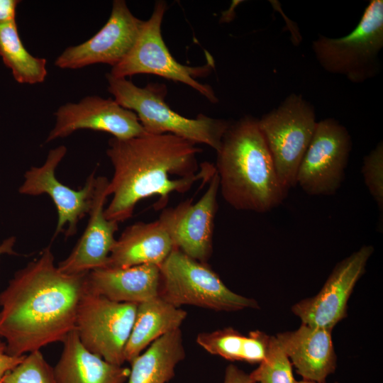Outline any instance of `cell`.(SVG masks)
I'll use <instances>...</instances> for the list:
<instances>
[{
    "label": "cell",
    "instance_id": "obj_1",
    "mask_svg": "<svg viewBox=\"0 0 383 383\" xmlns=\"http://www.w3.org/2000/svg\"><path fill=\"white\" fill-rule=\"evenodd\" d=\"M87 273L61 272L48 246L14 274L0 292V338L8 355L21 357L62 343L75 328Z\"/></svg>",
    "mask_w": 383,
    "mask_h": 383
},
{
    "label": "cell",
    "instance_id": "obj_2",
    "mask_svg": "<svg viewBox=\"0 0 383 383\" xmlns=\"http://www.w3.org/2000/svg\"><path fill=\"white\" fill-rule=\"evenodd\" d=\"M201 150L170 133L110 139L106 155L113 174L107 187L112 198L104 210L106 218L123 222L140 201L152 196H159L155 209H163L172 193H185L197 181H209L216 168L207 162L198 165Z\"/></svg>",
    "mask_w": 383,
    "mask_h": 383
},
{
    "label": "cell",
    "instance_id": "obj_3",
    "mask_svg": "<svg viewBox=\"0 0 383 383\" xmlns=\"http://www.w3.org/2000/svg\"><path fill=\"white\" fill-rule=\"evenodd\" d=\"M219 191L233 209L257 213L279 206L287 195L282 186L258 119L231 123L216 152Z\"/></svg>",
    "mask_w": 383,
    "mask_h": 383
},
{
    "label": "cell",
    "instance_id": "obj_4",
    "mask_svg": "<svg viewBox=\"0 0 383 383\" xmlns=\"http://www.w3.org/2000/svg\"><path fill=\"white\" fill-rule=\"evenodd\" d=\"M108 90L122 107L137 115L148 134L170 133L195 144L209 145L217 152L231 122L199 114L190 118L177 113L166 104L165 84L149 83L143 87L126 78L106 74Z\"/></svg>",
    "mask_w": 383,
    "mask_h": 383
},
{
    "label": "cell",
    "instance_id": "obj_5",
    "mask_svg": "<svg viewBox=\"0 0 383 383\" xmlns=\"http://www.w3.org/2000/svg\"><path fill=\"white\" fill-rule=\"evenodd\" d=\"M311 48L320 65L329 73L357 84L376 77L383 48V1L371 0L348 35L338 38L319 35Z\"/></svg>",
    "mask_w": 383,
    "mask_h": 383
},
{
    "label": "cell",
    "instance_id": "obj_6",
    "mask_svg": "<svg viewBox=\"0 0 383 383\" xmlns=\"http://www.w3.org/2000/svg\"><path fill=\"white\" fill-rule=\"evenodd\" d=\"M159 296L174 305H192L216 311L259 309L254 299L231 291L208 265L177 248L160 266Z\"/></svg>",
    "mask_w": 383,
    "mask_h": 383
},
{
    "label": "cell",
    "instance_id": "obj_7",
    "mask_svg": "<svg viewBox=\"0 0 383 383\" xmlns=\"http://www.w3.org/2000/svg\"><path fill=\"white\" fill-rule=\"evenodd\" d=\"M167 4L155 2L150 17L144 21L139 35L128 53L112 67L111 76L126 78L137 74H152L184 84L204 96L211 103L218 101L212 87L199 83L196 78L209 75L214 61L208 57L203 66L191 67L178 62L171 55L162 36L161 25Z\"/></svg>",
    "mask_w": 383,
    "mask_h": 383
},
{
    "label": "cell",
    "instance_id": "obj_8",
    "mask_svg": "<svg viewBox=\"0 0 383 383\" xmlns=\"http://www.w3.org/2000/svg\"><path fill=\"white\" fill-rule=\"evenodd\" d=\"M316 124L313 106L296 94L258 120L279 180L287 192L296 185L298 170Z\"/></svg>",
    "mask_w": 383,
    "mask_h": 383
},
{
    "label": "cell",
    "instance_id": "obj_9",
    "mask_svg": "<svg viewBox=\"0 0 383 383\" xmlns=\"http://www.w3.org/2000/svg\"><path fill=\"white\" fill-rule=\"evenodd\" d=\"M138 304L111 301L84 287L74 330L82 345L108 362L122 365Z\"/></svg>",
    "mask_w": 383,
    "mask_h": 383
},
{
    "label": "cell",
    "instance_id": "obj_10",
    "mask_svg": "<svg viewBox=\"0 0 383 383\" xmlns=\"http://www.w3.org/2000/svg\"><path fill=\"white\" fill-rule=\"evenodd\" d=\"M352 149L347 128L334 118L317 122L300 163L296 185L309 195H331L340 187Z\"/></svg>",
    "mask_w": 383,
    "mask_h": 383
},
{
    "label": "cell",
    "instance_id": "obj_11",
    "mask_svg": "<svg viewBox=\"0 0 383 383\" xmlns=\"http://www.w3.org/2000/svg\"><path fill=\"white\" fill-rule=\"evenodd\" d=\"M66 153L65 145L51 149L43 165L31 167L26 172L18 189L21 194H45L51 198L57 211L53 238L64 231L66 237L75 235L79 221L90 211L95 192V172L89 175L84 187L79 190L71 189L57 179L55 170Z\"/></svg>",
    "mask_w": 383,
    "mask_h": 383
},
{
    "label": "cell",
    "instance_id": "obj_12",
    "mask_svg": "<svg viewBox=\"0 0 383 383\" xmlns=\"http://www.w3.org/2000/svg\"><path fill=\"white\" fill-rule=\"evenodd\" d=\"M374 250L366 245L351 253L335 266L318 294L292 306L301 323L333 330L347 317L348 301Z\"/></svg>",
    "mask_w": 383,
    "mask_h": 383
},
{
    "label": "cell",
    "instance_id": "obj_13",
    "mask_svg": "<svg viewBox=\"0 0 383 383\" xmlns=\"http://www.w3.org/2000/svg\"><path fill=\"white\" fill-rule=\"evenodd\" d=\"M219 191L216 171L201 198L187 199L174 207L162 209L158 220L167 231L174 248L203 263L213 251V235Z\"/></svg>",
    "mask_w": 383,
    "mask_h": 383
},
{
    "label": "cell",
    "instance_id": "obj_14",
    "mask_svg": "<svg viewBox=\"0 0 383 383\" xmlns=\"http://www.w3.org/2000/svg\"><path fill=\"white\" fill-rule=\"evenodd\" d=\"M143 22L131 13L125 1L115 0L104 26L87 41L67 48L57 57L55 65L72 70L97 63L114 67L133 46Z\"/></svg>",
    "mask_w": 383,
    "mask_h": 383
},
{
    "label": "cell",
    "instance_id": "obj_15",
    "mask_svg": "<svg viewBox=\"0 0 383 383\" xmlns=\"http://www.w3.org/2000/svg\"><path fill=\"white\" fill-rule=\"evenodd\" d=\"M56 122L46 142L67 137L74 131L89 129L106 132L123 140L145 133L137 115L114 99L89 96L78 103H67L55 113Z\"/></svg>",
    "mask_w": 383,
    "mask_h": 383
},
{
    "label": "cell",
    "instance_id": "obj_16",
    "mask_svg": "<svg viewBox=\"0 0 383 383\" xmlns=\"http://www.w3.org/2000/svg\"><path fill=\"white\" fill-rule=\"evenodd\" d=\"M109 181L104 176L96 178L87 225L70 255L57 265L63 273H87L107 265L116 240L114 234L118 229V223L107 219L104 213Z\"/></svg>",
    "mask_w": 383,
    "mask_h": 383
},
{
    "label": "cell",
    "instance_id": "obj_17",
    "mask_svg": "<svg viewBox=\"0 0 383 383\" xmlns=\"http://www.w3.org/2000/svg\"><path fill=\"white\" fill-rule=\"evenodd\" d=\"M331 332L301 323L295 331L274 336L302 379L325 382L337 366Z\"/></svg>",
    "mask_w": 383,
    "mask_h": 383
},
{
    "label": "cell",
    "instance_id": "obj_18",
    "mask_svg": "<svg viewBox=\"0 0 383 383\" xmlns=\"http://www.w3.org/2000/svg\"><path fill=\"white\" fill-rule=\"evenodd\" d=\"M160 266L103 267L87 273L85 288L111 301L140 304L159 296Z\"/></svg>",
    "mask_w": 383,
    "mask_h": 383
},
{
    "label": "cell",
    "instance_id": "obj_19",
    "mask_svg": "<svg viewBox=\"0 0 383 383\" xmlns=\"http://www.w3.org/2000/svg\"><path fill=\"white\" fill-rule=\"evenodd\" d=\"M173 249L170 236L158 219L137 222L126 227L116 240L105 267L160 266Z\"/></svg>",
    "mask_w": 383,
    "mask_h": 383
},
{
    "label": "cell",
    "instance_id": "obj_20",
    "mask_svg": "<svg viewBox=\"0 0 383 383\" xmlns=\"http://www.w3.org/2000/svg\"><path fill=\"white\" fill-rule=\"evenodd\" d=\"M60 357L53 367L57 383H124L130 368L104 360L89 351L74 329L62 341Z\"/></svg>",
    "mask_w": 383,
    "mask_h": 383
},
{
    "label": "cell",
    "instance_id": "obj_21",
    "mask_svg": "<svg viewBox=\"0 0 383 383\" xmlns=\"http://www.w3.org/2000/svg\"><path fill=\"white\" fill-rule=\"evenodd\" d=\"M187 312L160 296L138 304L131 335L124 350L125 360L131 363L152 343L180 328Z\"/></svg>",
    "mask_w": 383,
    "mask_h": 383
},
{
    "label": "cell",
    "instance_id": "obj_22",
    "mask_svg": "<svg viewBox=\"0 0 383 383\" xmlns=\"http://www.w3.org/2000/svg\"><path fill=\"white\" fill-rule=\"evenodd\" d=\"M184 357L179 328L155 340L130 363L126 383H167L173 378L176 366Z\"/></svg>",
    "mask_w": 383,
    "mask_h": 383
},
{
    "label": "cell",
    "instance_id": "obj_23",
    "mask_svg": "<svg viewBox=\"0 0 383 383\" xmlns=\"http://www.w3.org/2000/svg\"><path fill=\"white\" fill-rule=\"evenodd\" d=\"M271 336L259 330L245 335L232 327H227L199 333L196 341L211 355L230 361L260 364L267 355Z\"/></svg>",
    "mask_w": 383,
    "mask_h": 383
},
{
    "label": "cell",
    "instance_id": "obj_24",
    "mask_svg": "<svg viewBox=\"0 0 383 383\" xmlns=\"http://www.w3.org/2000/svg\"><path fill=\"white\" fill-rule=\"evenodd\" d=\"M0 56L21 84H38L47 76L46 60L31 55L24 47L16 21L0 25Z\"/></svg>",
    "mask_w": 383,
    "mask_h": 383
},
{
    "label": "cell",
    "instance_id": "obj_25",
    "mask_svg": "<svg viewBox=\"0 0 383 383\" xmlns=\"http://www.w3.org/2000/svg\"><path fill=\"white\" fill-rule=\"evenodd\" d=\"M256 383H296L292 364L276 337L271 336L265 360L250 373Z\"/></svg>",
    "mask_w": 383,
    "mask_h": 383
},
{
    "label": "cell",
    "instance_id": "obj_26",
    "mask_svg": "<svg viewBox=\"0 0 383 383\" xmlns=\"http://www.w3.org/2000/svg\"><path fill=\"white\" fill-rule=\"evenodd\" d=\"M1 383H57L53 367L40 350L30 353L23 361L8 372Z\"/></svg>",
    "mask_w": 383,
    "mask_h": 383
},
{
    "label": "cell",
    "instance_id": "obj_27",
    "mask_svg": "<svg viewBox=\"0 0 383 383\" xmlns=\"http://www.w3.org/2000/svg\"><path fill=\"white\" fill-rule=\"evenodd\" d=\"M362 174L365 184L379 212L383 211V144L379 142L363 159Z\"/></svg>",
    "mask_w": 383,
    "mask_h": 383
},
{
    "label": "cell",
    "instance_id": "obj_28",
    "mask_svg": "<svg viewBox=\"0 0 383 383\" xmlns=\"http://www.w3.org/2000/svg\"><path fill=\"white\" fill-rule=\"evenodd\" d=\"M6 343L0 340V383L4 375L21 363L26 357V355L11 356L6 353Z\"/></svg>",
    "mask_w": 383,
    "mask_h": 383
},
{
    "label": "cell",
    "instance_id": "obj_29",
    "mask_svg": "<svg viewBox=\"0 0 383 383\" xmlns=\"http://www.w3.org/2000/svg\"><path fill=\"white\" fill-rule=\"evenodd\" d=\"M223 383H256L252 374H248L233 364L228 365L225 370Z\"/></svg>",
    "mask_w": 383,
    "mask_h": 383
},
{
    "label": "cell",
    "instance_id": "obj_30",
    "mask_svg": "<svg viewBox=\"0 0 383 383\" xmlns=\"http://www.w3.org/2000/svg\"><path fill=\"white\" fill-rule=\"evenodd\" d=\"M18 0H0V25L16 21Z\"/></svg>",
    "mask_w": 383,
    "mask_h": 383
},
{
    "label": "cell",
    "instance_id": "obj_31",
    "mask_svg": "<svg viewBox=\"0 0 383 383\" xmlns=\"http://www.w3.org/2000/svg\"><path fill=\"white\" fill-rule=\"evenodd\" d=\"M15 244V238H7L0 244V256L4 254H13V248Z\"/></svg>",
    "mask_w": 383,
    "mask_h": 383
},
{
    "label": "cell",
    "instance_id": "obj_32",
    "mask_svg": "<svg viewBox=\"0 0 383 383\" xmlns=\"http://www.w3.org/2000/svg\"><path fill=\"white\" fill-rule=\"evenodd\" d=\"M296 383H326V382H316L302 379L301 381H296ZM334 383H338V382H334Z\"/></svg>",
    "mask_w": 383,
    "mask_h": 383
}]
</instances>
